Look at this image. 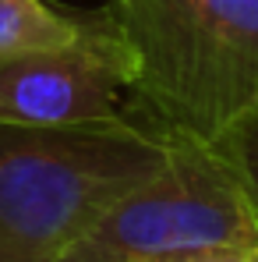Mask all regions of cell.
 <instances>
[{
	"instance_id": "cell-7",
	"label": "cell",
	"mask_w": 258,
	"mask_h": 262,
	"mask_svg": "<svg viewBox=\"0 0 258 262\" xmlns=\"http://www.w3.org/2000/svg\"><path fill=\"white\" fill-rule=\"evenodd\" d=\"M142 262H258V248H191Z\"/></svg>"
},
{
	"instance_id": "cell-3",
	"label": "cell",
	"mask_w": 258,
	"mask_h": 262,
	"mask_svg": "<svg viewBox=\"0 0 258 262\" xmlns=\"http://www.w3.org/2000/svg\"><path fill=\"white\" fill-rule=\"evenodd\" d=\"M191 248H258V216L223 142L170 135V160L128 191L60 262H142Z\"/></svg>"
},
{
	"instance_id": "cell-6",
	"label": "cell",
	"mask_w": 258,
	"mask_h": 262,
	"mask_svg": "<svg viewBox=\"0 0 258 262\" xmlns=\"http://www.w3.org/2000/svg\"><path fill=\"white\" fill-rule=\"evenodd\" d=\"M223 149H226L230 167H233V174H237V181H241V188H244V195H248V202L258 216V117L241 124L233 135H226Z\"/></svg>"
},
{
	"instance_id": "cell-1",
	"label": "cell",
	"mask_w": 258,
	"mask_h": 262,
	"mask_svg": "<svg viewBox=\"0 0 258 262\" xmlns=\"http://www.w3.org/2000/svg\"><path fill=\"white\" fill-rule=\"evenodd\" d=\"M170 160V135L124 103L106 124H0V262H60Z\"/></svg>"
},
{
	"instance_id": "cell-2",
	"label": "cell",
	"mask_w": 258,
	"mask_h": 262,
	"mask_svg": "<svg viewBox=\"0 0 258 262\" xmlns=\"http://www.w3.org/2000/svg\"><path fill=\"white\" fill-rule=\"evenodd\" d=\"M134 50L128 106L152 128L223 142L258 117V0H113Z\"/></svg>"
},
{
	"instance_id": "cell-4",
	"label": "cell",
	"mask_w": 258,
	"mask_h": 262,
	"mask_svg": "<svg viewBox=\"0 0 258 262\" xmlns=\"http://www.w3.org/2000/svg\"><path fill=\"white\" fill-rule=\"evenodd\" d=\"M131 85L134 50L110 4L82 18L71 43L0 57V124H106L124 114Z\"/></svg>"
},
{
	"instance_id": "cell-5",
	"label": "cell",
	"mask_w": 258,
	"mask_h": 262,
	"mask_svg": "<svg viewBox=\"0 0 258 262\" xmlns=\"http://www.w3.org/2000/svg\"><path fill=\"white\" fill-rule=\"evenodd\" d=\"M85 14H67L46 0H0V57L71 43Z\"/></svg>"
}]
</instances>
